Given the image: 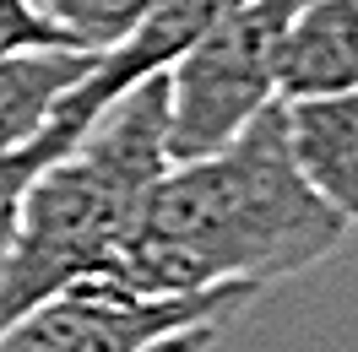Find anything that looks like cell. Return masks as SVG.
<instances>
[{"label": "cell", "instance_id": "obj_13", "mask_svg": "<svg viewBox=\"0 0 358 352\" xmlns=\"http://www.w3.org/2000/svg\"><path fill=\"white\" fill-rule=\"evenodd\" d=\"M6 239H11V212H0V271H6Z\"/></svg>", "mask_w": 358, "mask_h": 352}, {"label": "cell", "instance_id": "obj_10", "mask_svg": "<svg viewBox=\"0 0 358 352\" xmlns=\"http://www.w3.org/2000/svg\"><path fill=\"white\" fill-rule=\"evenodd\" d=\"M92 119H82L76 109H66V103H55V114H49V125L27 147H11V152H0V212H11L17 206V196H22L27 184H33V174L44 168V163H55V157L66 152L76 135L87 131Z\"/></svg>", "mask_w": 358, "mask_h": 352}, {"label": "cell", "instance_id": "obj_2", "mask_svg": "<svg viewBox=\"0 0 358 352\" xmlns=\"http://www.w3.org/2000/svg\"><path fill=\"white\" fill-rule=\"evenodd\" d=\"M169 76H141L44 163L11 206L0 325L87 277L136 233L147 190L169 174Z\"/></svg>", "mask_w": 358, "mask_h": 352}, {"label": "cell", "instance_id": "obj_9", "mask_svg": "<svg viewBox=\"0 0 358 352\" xmlns=\"http://www.w3.org/2000/svg\"><path fill=\"white\" fill-rule=\"evenodd\" d=\"M27 6L66 38V49L103 54V49H114L141 17H147L152 0H27Z\"/></svg>", "mask_w": 358, "mask_h": 352}, {"label": "cell", "instance_id": "obj_3", "mask_svg": "<svg viewBox=\"0 0 358 352\" xmlns=\"http://www.w3.org/2000/svg\"><path fill=\"white\" fill-rule=\"evenodd\" d=\"M304 0H245L179 54L169 76V163L228 147L277 98V44Z\"/></svg>", "mask_w": 358, "mask_h": 352}, {"label": "cell", "instance_id": "obj_11", "mask_svg": "<svg viewBox=\"0 0 358 352\" xmlns=\"http://www.w3.org/2000/svg\"><path fill=\"white\" fill-rule=\"evenodd\" d=\"M33 49H66V38L27 6V0H0V60L6 54H33ZM82 54V49H76Z\"/></svg>", "mask_w": 358, "mask_h": 352}, {"label": "cell", "instance_id": "obj_7", "mask_svg": "<svg viewBox=\"0 0 358 352\" xmlns=\"http://www.w3.org/2000/svg\"><path fill=\"white\" fill-rule=\"evenodd\" d=\"M282 135L299 179L342 217L358 212V98H293L282 103Z\"/></svg>", "mask_w": 358, "mask_h": 352}, {"label": "cell", "instance_id": "obj_1", "mask_svg": "<svg viewBox=\"0 0 358 352\" xmlns=\"http://www.w3.org/2000/svg\"><path fill=\"white\" fill-rule=\"evenodd\" d=\"M353 217L299 179L282 135V103L271 98L228 147L174 163L147 190L136 233L92 277L136 298H185L206 287L288 282L348 239Z\"/></svg>", "mask_w": 358, "mask_h": 352}, {"label": "cell", "instance_id": "obj_4", "mask_svg": "<svg viewBox=\"0 0 358 352\" xmlns=\"http://www.w3.org/2000/svg\"><path fill=\"white\" fill-rule=\"evenodd\" d=\"M255 287H206L185 298H136L103 277H76L44 304L22 309L0 325V352H141L157 336H174L201 320H228L245 309Z\"/></svg>", "mask_w": 358, "mask_h": 352}, {"label": "cell", "instance_id": "obj_6", "mask_svg": "<svg viewBox=\"0 0 358 352\" xmlns=\"http://www.w3.org/2000/svg\"><path fill=\"white\" fill-rule=\"evenodd\" d=\"M358 87V17L353 0H304L277 44V103L331 98Z\"/></svg>", "mask_w": 358, "mask_h": 352}, {"label": "cell", "instance_id": "obj_12", "mask_svg": "<svg viewBox=\"0 0 358 352\" xmlns=\"http://www.w3.org/2000/svg\"><path fill=\"white\" fill-rule=\"evenodd\" d=\"M223 325L228 320H201V325H185L174 336H157L152 347H141V352H212L217 336H223Z\"/></svg>", "mask_w": 358, "mask_h": 352}, {"label": "cell", "instance_id": "obj_5", "mask_svg": "<svg viewBox=\"0 0 358 352\" xmlns=\"http://www.w3.org/2000/svg\"><path fill=\"white\" fill-rule=\"evenodd\" d=\"M234 6H245V0H152L147 17H141L114 49H103V54L92 60V71L60 98V103L76 109L82 119H98V109H103L109 98H120L125 87H136L141 76L169 71L206 27L223 22Z\"/></svg>", "mask_w": 358, "mask_h": 352}, {"label": "cell", "instance_id": "obj_8", "mask_svg": "<svg viewBox=\"0 0 358 352\" xmlns=\"http://www.w3.org/2000/svg\"><path fill=\"white\" fill-rule=\"evenodd\" d=\"M98 54L76 49H33V54H6L0 60V152L27 147L49 125L55 103L66 98L92 71Z\"/></svg>", "mask_w": 358, "mask_h": 352}]
</instances>
